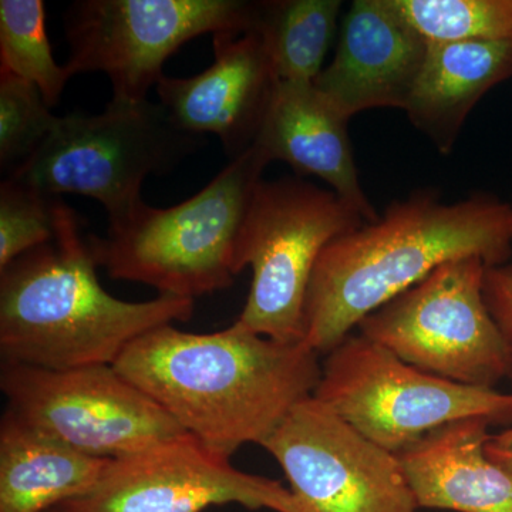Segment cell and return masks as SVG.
Returning <instances> with one entry per match:
<instances>
[{"label": "cell", "mask_w": 512, "mask_h": 512, "mask_svg": "<svg viewBox=\"0 0 512 512\" xmlns=\"http://www.w3.org/2000/svg\"><path fill=\"white\" fill-rule=\"evenodd\" d=\"M248 510L306 512L291 490L244 473L231 458L184 433L110 460L89 493L57 512H202L214 505Z\"/></svg>", "instance_id": "7c38bea8"}, {"label": "cell", "mask_w": 512, "mask_h": 512, "mask_svg": "<svg viewBox=\"0 0 512 512\" xmlns=\"http://www.w3.org/2000/svg\"><path fill=\"white\" fill-rule=\"evenodd\" d=\"M483 293L485 305L507 345V379L512 386V265L487 266Z\"/></svg>", "instance_id": "cb8c5ba5"}, {"label": "cell", "mask_w": 512, "mask_h": 512, "mask_svg": "<svg viewBox=\"0 0 512 512\" xmlns=\"http://www.w3.org/2000/svg\"><path fill=\"white\" fill-rule=\"evenodd\" d=\"M212 45L215 60L207 70L158 82V103L181 130L215 134L235 160L254 144L279 80L255 33L212 36Z\"/></svg>", "instance_id": "4fadbf2b"}, {"label": "cell", "mask_w": 512, "mask_h": 512, "mask_svg": "<svg viewBox=\"0 0 512 512\" xmlns=\"http://www.w3.org/2000/svg\"><path fill=\"white\" fill-rule=\"evenodd\" d=\"M262 447L306 512H417L397 454L377 446L316 397L299 403Z\"/></svg>", "instance_id": "8fae6325"}, {"label": "cell", "mask_w": 512, "mask_h": 512, "mask_svg": "<svg viewBox=\"0 0 512 512\" xmlns=\"http://www.w3.org/2000/svg\"><path fill=\"white\" fill-rule=\"evenodd\" d=\"M175 126L160 103L111 99L103 113L59 117L35 154L8 178L43 194H80L101 202L109 225L143 202L148 175L165 174L204 146Z\"/></svg>", "instance_id": "5b68a950"}, {"label": "cell", "mask_w": 512, "mask_h": 512, "mask_svg": "<svg viewBox=\"0 0 512 512\" xmlns=\"http://www.w3.org/2000/svg\"><path fill=\"white\" fill-rule=\"evenodd\" d=\"M510 77L512 39L429 43L404 111L441 154H450L470 111Z\"/></svg>", "instance_id": "e0dca14e"}, {"label": "cell", "mask_w": 512, "mask_h": 512, "mask_svg": "<svg viewBox=\"0 0 512 512\" xmlns=\"http://www.w3.org/2000/svg\"><path fill=\"white\" fill-rule=\"evenodd\" d=\"M110 460L74 450L6 409L0 420V512H49L99 483Z\"/></svg>", "instance_id": "ac0fdd59"}, {"label": "cell", "mask_w": 512, "mask_h": 512, "mask_svg": "<svg viewBox=\"0 0 512 512\" xmlns=\"http://www.w3.org/2000/svg\"><path fill=\"white\" fill-rule=\"evenodd\" d=\"M313 397L393 454L460 420L512 426V393L430 375L360 333L326 355Z\"/></svg>", "instance_id": "52a82bcc"}, {"label": "cell", "mask_w": 512, "mask_h": 512, "mask_svg": "<svg viewBox=\"0 0 512 512\" xmlns=\"http://www.w3.org/2000/svg\"><path fill=\"white\" fill-rule=\"evenodd\" d=\"M56 197L6 177L0 185V271L55 238Z\"/></svg>", "instance_id": "603a6c76"}, {"label": "cell", "mask_w": 512, "mask_h": 512, "mask_svg": "<svg viewBox=\"0 0 512 512\" xmlns=\"http://www.w3.org/2000/svg\"><path fill=\"white\" fill-rule=\"evenodd\" d=\"M485 269L480 256L439 266L367 315L360 335L430 375L495 389L507 379L508 352L485 305Z\"/></svg>", "instance_id": "ba28073f"}, {"label": "cell", "mask_w": 512, "mask_h": 512, "mask_svg": "<svg viewBox=\"0 0 512 512\" xmlns=\"http://www.w3.org/2000/svg\"><path fill=\"white\" fill-rule=\"evenodd\" d=\"M366 224L336 192L301 177L259 181L235 245V272L251 266L237 319L256 335L305 342V306L316 262L333 239Z\"/></svg>", "instance_id": "8992f818"}, {"label": "cell", "mask_w": 512, "mask_h": 512, "mask_svg": "<svg viewBox=\"0 0 512 512\" xmlns=\"http://www.w3.org/2000/svg\"><path fill=\"white\" fill-rule=\"evenodd\" d=\"M427 45L387 0H356L343 19L332 63L313 84L348 119L366 110H404Z\"/></svg>", "instance_id": "5bb4252c"}, {"label": "cell", "mask_w": 512, "mask_h": 512, "mask_svg": "<svg viewBox=\"0 0 512 512\" xmlns=\"http://www.w3.org/2000/svg\"><path fill=\"white\" fill-rule=\"evenodd\" d=\"M340 8L339 0L255 2L251 32L261 39L276 79L313 82L319 76L335 39Z\"/></svg>", "instance_id": "d6986e66"}, {"label": "cell", "mask_w": 512, "mask_h": 512, "mask_svg": "<svg viewBox=\"0 0 512 512\" xmlns=\"http://www.w3.org/2000/svg\"><path fill=\"white\" fill-rule=\"evenodd\" d=\"M255 2L242 0H79L63 18L66 67L109 77L113 99L147 100L168 57L202 35H247Z\"/></svg>", "instance_id": "9c48e42d"}, {"label": "cell", "mask_w": 512, "mask_h": 512, "mask_svg": "<svg viewBox=\"0 0 512 512\" xmlns=\"http://www.w3.org/2000/svg\"><path fill=\"white\" fill-rule=\"evenodd\" d=\"M349 120L313 82L279 80L252 147L268 163L285 161L298 174L316 175L363 220L375 222L379 214L360 185Z\"/></svg>", "instance_id": "9a60e30c"}, {"label": "cell", "mask_w": 512, "mask_h": 512, "mask_svg": "<svg viewBox=\"0 0 512 512\" xmlns=\"http://www.w3.org/2000/svg\"><path fill=\"white\" fill-rule=\"evenodd\" d=\"M6 409L101 460H116L184 434L170 414L114 366L70 370L2 363Z\"/></svg>", "instance_id": "30bf717a"}, {"label": "cell", "mask_w": 512, "mask_h": 512, "mask_svg": "<svg viewBox=\"0 0 512 512\" xmlns=\"http://www.w3.org/2000/svg\"><path fill=\"white\" fill-rule=\"evenodd\" d=\"M427 43L512 39V0H387Z\"/></svg>", "instance_id": "44dd1931"}, {"label": "cell", "mask_w": 512, "mask_h": 512, "mask_svg": "<svg viewBox=\"0 0 512 512\" xmlns=\"http://www.w3.org/2000/svg\"><path fill=\"white\" fill-rule=\"evenodd\" d=\"M268 164L251 147L181 204L141 202L104 237H87L94 261L111 278L151 286L158 295L195 301L225 291L237 276L239 229Z\"/></svg>", "instance_id": "277c9868"}, {"label": "cell", "mask_w": 512, "mask_h": 512, "mask_svg": "<svg viewBox=\"0 0 512 512\" xmlns=\"http://www.w3.org/2000/svg\"><path fill=\"white\" fill-rule=\"evenodd\" d=\"M59 117L35 84L0 70V165L12 174L36 153Z\"/></svg>", "instance_id": "7402d4cb"}, {"label": "cell", "mask_w": 512, "mask_h": 512, "mask_svg": "<svg viewBox=\"0 0 512 512\" xmlns=\"http://www.w3.org/2000/svg\"><path fill=\"white\" fill-rule=\"evenodd\" d=\"M114 367L185 433L229 458L245 444L262 446L322 376L319 353L305 342H276L238 322L214 333L163 326Z\"/></svg>", "instance_id": "6da1fadb"}, {"label": "cell", "mask_w": 512, "mask_h": 512, "mask_svg": "<svg viewBox=\"0 0 512 512\" xmlns=\"http://www.w3.org/2000/svg\"><path fill=\"white\" fill-rule=\"evenodd\" d=\"M49 512H57L56 510H52V511H49Z\"/></svg>", "instance_id": "484cf974"}, {"label": "cell", "mask_w": 512, "mask_h": 512, "mask_svg": "<svg viewBox=\"0 0 512 512\" xmlns=\"http://www.w3.org/2000/svg\"><path fill=\"white\" fill-rule=\"evenodd\" d=\"M485 454L493 463L512 474V427L498 434H491L485 443Z\"/></svg>", "instance_id": "d4e9b609"}, {"label": "cell", "mask_w": 512, "mask_h": 512, "mask_svg": "<svg viewBox=\"0 0 512 512\" xmlns=\"http://www.w3.org/2000/svg\"><path fill=\"white\" fill-rule=\"evenodd\" d=\"M82 220L55 201V238L0 271L2 363L70 370L114 366L136 340L194 313L192 299L114 298L101 286Z\"/></svg>", "instance_id": "3957f363"}, {"label": "cell", "mask_w": 512, "mask_h": 512, "mask_svg": "<svg viewBox=\"0 0 512 512\" xmlns=\"http://www.w3.org/2000/svg\"><path fill=\"white\" fill-rule=\"evenodd\" d=\"M511 255L508 202L477 192L444 204L439 192H413L323 249L306 296L305 343L328 355L367 315L439 266L468 256L504 265Z\"/></svg>", "instance_id": "7a4b0ae2"}, {"label": "cell", "mask_w": 512, "mask_h": 512, "mask_svg": "<svg viewBox=\"0 0 512 512\" xmlns=\"http://www.w3.org/2000/svg\"><path fill=\"white\" fill-rule=\"evenodd\" d=\"M43 0L0 2V70L35 84L52 109L70 80L53 56Z\"/></svg>", "instance_id": "ffe728a7"}, {"label": "cell", "mask_w": 512, "mask_h": 512, "mask_svg": "<svg viewBox=\"0 0 512 512\" xmlns=\"http://www.w3.org/2000/svg\"><path fill=\"white\" fill-rule=\"evenodd\" d=\"M484 419L431 431L397 454L419 508L456 512H512V474L485 454Z\"/></svg>", "instance_id": "2e32d148"}]
</instances>
